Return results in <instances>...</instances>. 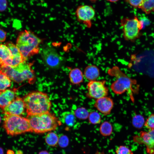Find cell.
<instances>
[{
  "instance_id": "obj_1",
  "label": "cell",
  "mask_w": 154,
  "mask_h": 154,
  "mask_svg": "<svg viewBox=\"0 0 154 154\" xmlns=\"http://www.w3.org/2000/svg\"><path fill=\"white\" fill-rule=\"evenodd\" d=\"M107 73L109 76L116 78L110 86L112 91L119 95L127 92L132 102H134L133 95L138 92L139 88L136 80L128 77L116 66L109 68Z\"/></svg>"
},
{
  "instance_id": "obj_2",
  "label": "cell",
  "mask_w": 154,
  "mask_h": 154,
  "mask_svg": "<svg viewBox=\"0 0 154 154\" xmlns=\"http://www.w3.org/2000/svg\"><path fill=\"white\" fill-rule=\"evenodd\" d=\"M27 115L41 114L49 112L51 103L45 93L34 91L26 95L23 98Z\"/></svg>"
},
{
  "instance_id": "obj_3",
  "label": "cell",
  "mask_w": 154,
  "mask_h": 154,
  "mask_svg": "<svg viewBox=\"0 0 154 154\" xmlns=\"http://www.w3.org/2000/svg\"><path fill=\"white\" fill-rule=\"evenodd\" d=\"M31 132L43 133L55 129L61 124L54 114L49 112L41 114L27 115Z\"/></svg>"
},
{
  "instance_id": "obj_4",
  "label": "cell",
  "mask_w": 154,
  "mask_h": 154,
  "mask_svg": "<svg viewBox=\"0 0 154 154\" xmlns=\"http://www.w3.org/2000/svg\"><path fill=\"white\" fill-rule=\"evenodd\" d=\"M41 40L31 31L25 30L20 33L16 46L25 61L39 52Z\"/></svg>"
},
{
  "instance_id": "obj_5",
  "label": "cell",
  "mask_w": 154,
  "mask_h": 154,
  "mask_svg": "<svg viewBox=\"0 0 154 154\" xmlns=\"http://www.w3.org/2000/svg\"><path fill=\"white\" fill-rule=\"evenodd\" d=\"M32 64L25 61L15 66H0V71L16 82L20 83L25 80L31 82L35 78L34 72L31 68Z\"/></svg>"
},
{
  "instance_id": "obj_6",
  "label": "cell",
  "mask_w": 154,
  "mask_h": 154,
  "mask_svg": "<svg viewBox=\"0 0 154 154\" xmlns=\"http://www.w3.org/2000/svg\"><path fill=\"white\" fill-rule=\"evenodd\" d=\"M3 127L7 133L10 136L31 132L28 119L21 116L5 114Z\"/></svg>"
},
{
  "instance_id": "obj_7",
  "label": "cell",
  "mask_w": 154,
  "mask_h": 154,
  "mask_svg": "<svg viewBox=\"0 0 154 154\" xmlns=\"http://www.w3.org/2000/svg\"><path fill=\"white\" fill-rule=\"evenodd\" d=\"M120 23L123 36L125 40L134 42L141 35L143 23L136 16L132 18H123Z\"/></svg>"
},
{
  "instance_id": "obj_8",
  "label": "cell",
  "mask_w": 154,
  "mask_h": 154,
  "mask_svg": "<svg viewBox=\"0 0 154 154\" xmlns=\"http://www.w3.org/2000/svg\"><path fill=\"white\" fill-rule=\"evenodd\" d=\"M106 82L105 80L89 81L87 85L88 92L86 94V96L89 98L97 99L107 96L109 89L106 86Z\"/></svg>"
},
{
  "instance_id": "obj_9",
  "label": "cell",
  "mask_w": 154,
  "mask_h": 154,
  "mask_svg": "<svg viewBox=\"0 0 154 154\" xmlns=\"http://www.w3.org/2000/svg\"><path fill=\"white\" fill-rule=\"evenodd\" d=\"M96 14L95 10L92 6L87 5L78 6L75 11L77 20L88 28L92 26V21Z\"/></svg>"
},
{
  "instance_id": "obj_10",
  "label": "cell",
  "mask_w": 154,
  "mask_h": 154,
  "mask_svg": "<svg viewBox=\"0 0 154 154\" xmlns=\"http://www.w3.org/2000/svg\"><path fill=\"white\" fill-rule=\"evenodd\" d=\"M133 139L134 142L145 145L148 154H154V129H149L147 132L141 131L139 135L133 136Z\"/></svg>"
},
{
  "instance_id": "obj_11",
  "label": "cell",
  "mask_w": 154,
  "mask_h": 154,
  "mask_svg": "<svg viewBox=\"0 0 154 154\" xmlns=\"http://www.w3.org/2000/svg\"><path fill=\"white\" fill-rule=\"evenodd\" d=\"M41 54L45 63L50 67L57 68L62 63V58L53 48L47 47L44 48L42 50Z\"/></svg>"
},
{
  "instance_id": "obj_12",
  "label": "cell",
  "mask_w": 154,
  "mask_h": 154,
  "mask_svg": "<svg viewBox=\"0 0 154 154\" xmlns=\"http://www.w3.org/2000/svg\"><path fill=\"white\" fill-rule=\"evenodd\" d=\"M25 109L23 99L18 97L2 110L5 114L21 116L24 113Z\"/></svg>"
},
{
  "instance_id": "obj_13",
  "label": "cell",
  "mask_w": 154,
  "mask_h": 154,
  "mask_svg": "<svg viewBox=\"0 0 154 154\" xmlns=\"http://www.w3.org/2000/svg\"><path fill=\"white\" fill-rule=\"evenodd\" d=\"M114 105L113 99L106 96L96 99L94 106L103 114L107 116L110 114Z\"/></svg>"
},
{
  "instance_id": "obj_14",
  "label": "cell",
  "mask_w": 154,
  "mask_h": 154,
  "mask_svg": "<svg viewBox=\"0 0 154 154\" xmlns=\"http://www.w3.org/2000/svg\"><path fill=\"white\" fill-rule=\"evenodd\" d=\"M15 92L12 90L0 92V108L2 109L8 105L15 99Z\"/></svg>"
},
{
  "instance_id": "obj_15",
  "label": "cell",
  "mask_w": 154,
  "mask_h": 154,
  "mask_svg": "<svg viewBox=\"0 0 154 154\" xmlns=\"http://www.w3.org/2000/svg\"><path fill=\"white\" fill-rule=\"evenodd\" d=\"M84 76L90 81L96 80L100 75L98 68L94 65H90L85 68L84 71Z\"/></svg>"
},
{
  "instance_id": "obj_16",
  "label": "cell",
  "mask_w": 154,
  "mask_h": 154,
  "mask_svg": "<svg viewBox=\"0 0 154 154\" xmlns=\"http://www.w3.org/2000/svg\"><path fill=\"white\" fill-rule=\"evenodd\" d=\"M84 77L82 71L78 68L72 69L69 74L70 81L73 84H79L82 82Z\"/></svg>"
},
{
  "instance_id": "obj_17",
  "label": "cell",
  "mask_w": 154,
  "mask_h": 154,
  "mask_svg": "<svg viewBox=\"0 0 154 154\" xmlns=\"http://www.w3.org/2000/svg\"><path fill=\"white\" fill-rule=\"evenodd\" d=\"M14 57L9 49L5 44H0V61L9 59H12Z\"/></svg>"
},
{
  "instance_id": "obj_18",
  "label": "cell",
  "mask_w": 154,
  "mask_h": 154,
  "mask_svg": "<svg viewBox=\"0 0 154 154\" xmlns=\"http://www.w3.org/2000/svg\"><path fill=\"white\" fill-rule=\"evenodd\" d=\"M63 122L69 127L73 126L76 122V117L73 112H66L62 114Z\"/></svg>"
},
{
  "instance_id": "obj_19",
  "label": "cell",
  "mask_w": 154,
  "mask_h": 154,
  "mask_svg": "<svg viewBox=\"0 0 154 154\" xmlns=\"http://www.w3.org/2000/svg\"><path fill=\"white\" fill-rule=\"evenodd\" d=\"M11 84V79L6 74L0 71V92L6 90Z\"/></svg>"
},
{
  "instance_id": "obj_20",
  "label": "cell",
  "mask_w": 154,
  "mask_h": 154,
  "mask_svg": "<svg viewBox=\"0 0 154 154\" xmlns=\"http://www.w3.org/2000/svg\"><path fill=\"white\" fill-rule=\"evenodd\" d=\"M139 9L147 14L154 12V0H143Z\"/></svg>"
},
{
  "instance_id": "obj_21",
  "label": "cell",
  "mask_w": 154,
  "mask_h": 154,
  "mask_svg": "<svg viewBox=\"0 0 154 154\" xmlns=\"http://www.w3.org/2000/svg\"><path fill=\"white\" fill-rule=\"evenodd\" d=\"M113 130L112 125L109 122L106 121L103 122L100 127V132L104 136H108L112 134Z\"/></svg>"
},
{
  "instance_id": "obj_22",
  "label": "cell",
  "mask_w": 154,
  "mask_h": 154,
  "mask_svg": "<svg viewBox=\"0 0 154 154\" xmlns=\"http://www.w3.org/2000/svg\"><path fill=\"white\" fill-rule=\"evenodd\" d=\"M45 141L49 146H56L58 143L59 138L55 133L50 132L48 133L45 137Z\"/></svg>"
},
{
  "instance_id": "obj_23",
  "label": "cell",
  "mask_w": 154,
  "mask_h": 154,
  "mask_svg": "<svg viewBox=\"0 0 154 154\" xmlns=\"http://www.w3.org/2000/svg\"><path fill=\"white\" fill-rule=\"evenodd\" d=\"M145 121L143 116L141 115L136 114L132 118V123L134 127L138 129H140L144 125Z\"/></svg>"
},
{
  "instance_id": "obj_24",
  "label": "cell",
  "mask_w": 154,
  "mask_h": 154,
  "mask_svg": "<svg viewBox=\"0 0 154 154\" xmlns=\"http://www.w3.org/2000/svg\"><path fill=\"white\" fill-rule=\"evenodd\" d=\"M73 112L76 117L81 120L87 119L89 114L88 110L83 107L77 108Z\"/></svg>"
},
{
  "instance_id": "obj_25",
  "label": "cell",
  "mask_w": 154,
  "mask_h": 154,
  "mask_svg": "<svg viewBox=\"0 0 154 154\" xmlns=\"http://www.w3.org/2000/svg\"><path fill=\"white\" fill-rule=\"evenodd\" d=\"M88 119L89 123L92 124H98L101 122V119L100 114L96 111L89 113Z\"/></svg>"
},
{
  "instance_id": "obj_26",
  "label": "cell",
  "mask_w": 154,
  "mask_h": 154,
  "mask_svg": "<svg viewBox=\"0 0 154 154\" xmlns=\"http://www.w3.org/2000/svg\"><path fill=\"white\" fill-rule=\"evenodd\" d=\"M5 45L9 49L14 57L22 55L16 45L12 42L11 41L7 42Z\"/></svg>"
},
{
  "instance_id": "obj_27",
  "label": "cell",
  "mask_w": 154,
  "mask_h": 154,
  "mask_svg": "<svg viewBox=\"0 0 154 154\" xmlns=\"http://www.w3.org/2000/svg\"><path fill=\"white\" fill-rule=\"evenodd\" d=\"M144 125L149 129H154V114H151L148 117Z\"/></svg>"
},
{
  "instance_id": "obj_28",
  "label": "cell",
  "mask_w": 154,
  "mask_h": 154,
  "mask_svg": "<svg viewBox=\"0 0 154 154\" xmlns=\"http://www.w3.org/2000/svg\"><path fill=\"white\" fill-rule=\"evenodd\" d=\"M116 154H133L132 151L126 146L121 145L116 151Z\"/></svg>"
},
{
  "instance_id": "obj_29",
  "label": "cell",
  "mask_w": 154,
  "mask_h": 154,
  "mask_svg": "<svg viewBox=\"0 0 154 154\" xmlns=\"http://www.w3.org/2000/svg\"><path fill=\"white\" fill-rule=\"evenodd\" d=\"M69 140L68 137L66 135H62L59 138L58 144L62 147H66L68 145Z\"/></svg>"
},
{
  "instance_id": "obj_30",
  "label": "cell",
  "mask_w": 154,
  "mask_h": 154,
  "mask_svg": "<svg viewBox=\"0 0 154 154\" xmlns=\"http://www.w3.org/2000/svg\"><path fill=\"white\" fill-rule=\"evenodd\" d=\"M125 1L129 4L131 6L135 8H139L143 1V0H125Z\"/></svg>"
},
{
  "instance_id": "obj_31",
  "label": "cell",
  "mask_w": 154,
  "mask_h": 154,
  "mask_svg": "<svg viewBox=\"0 0 154 154\" xmlns=\"http://www.w3.org/2000/svg\"><path fill=\"white\" fill-rule=\"evenodd\" d=\"M8 4L7 0H0V12L5 11L7 8Z\"/></svg>"
},
{
  "instance_id": "obj_32",
  "label": "cell",
  "mask_w": 154,
  "mask_h": 154,
  "mask_svg": "<svg viewBox=\"0 0 154 154\" xmlns=\"http://www.w3.org/2000/svg\"><path fill=\"white\" fill-rule=\"evenodd\" d=\"M6 35V32L3 30L0 29V42H3L5 40Z\"/></svg>"
},
{
  "instance_id": "obj_33",
  "label": "cell",
  "mask_w": 154,
  "mask_h": 154,
  "mask_svg": "<svg viewBox=\"0 0 154 154\" xmlns=\"http://www.w3.org/2000/svg\"><path fill=\"white\" fill-rule=\"evenodd\" d=\"M38 154H49V153L46 151H43L40 152Z\"/></svg>"
},
{
  "instance_id": "obj_34",
  "label": "cell",
  "mask_w": 154,
  "mask_h": 154,
  "mask_svg": "<svg viewBox=\"0 0 154 154\" xmlns=\"http://www.w3.org/2000/svg\"><path fill=\"white\" fill-rule=\"evenodd\" d=\"M108 1L111 3H115L117 2L119 0H107Z\"/></svg>"
},
{
  "instance_id": "obj_35",
  "label": "cell",
  "mask_w": 154,
  "mask_h": 154,
  "mask_svg": "<svg viewBox=\"0 0 154 154\" xmlns=\"http://www.w3.org/2000/svg\"><path fill=\"white\" fill-rule=\"evenodd\" d=\"M0 154H4V151L3 149L0 147Z\"/></svg>"
},
{
  "instance_id": "obj_36",
  "label": "cell",
  "mask_w": 154,
  "mask_h": 154,
  "mask_svg": "<svg viewBox=\"0 0 154 154\" xmlns=\"http://www.w3.org/2000/svg\"><path fill=\"white\" fill-rule=\"evenodd\" d=\"M1 117L0 116V123L1 122Z\"/></svg>"
},
{
  "instance_id": "obj_37",
  "label": "cell",
  "mask_w": 154,
  "mask_h": 154,
  "mask_svg": "<svg viewBox=\"0 0 154 154\" xmlns=\"http://www.w3.org/2000/svg\"><path fill=\"white\" fill-rule=\"evenodd\" d=\"M96 154H98V153H97Z\"/></svg>"
},
{
  "instance_id": "obj_38",
  "label": "cell",
  "mask_w": 154,
  "mask_h": 154,
  "mask_svg": "<svg viewBox=\"0 0 154 154\" xmlns=\"http://www.w3.org/2000/svg\"></svg>"
}]
</instances>
